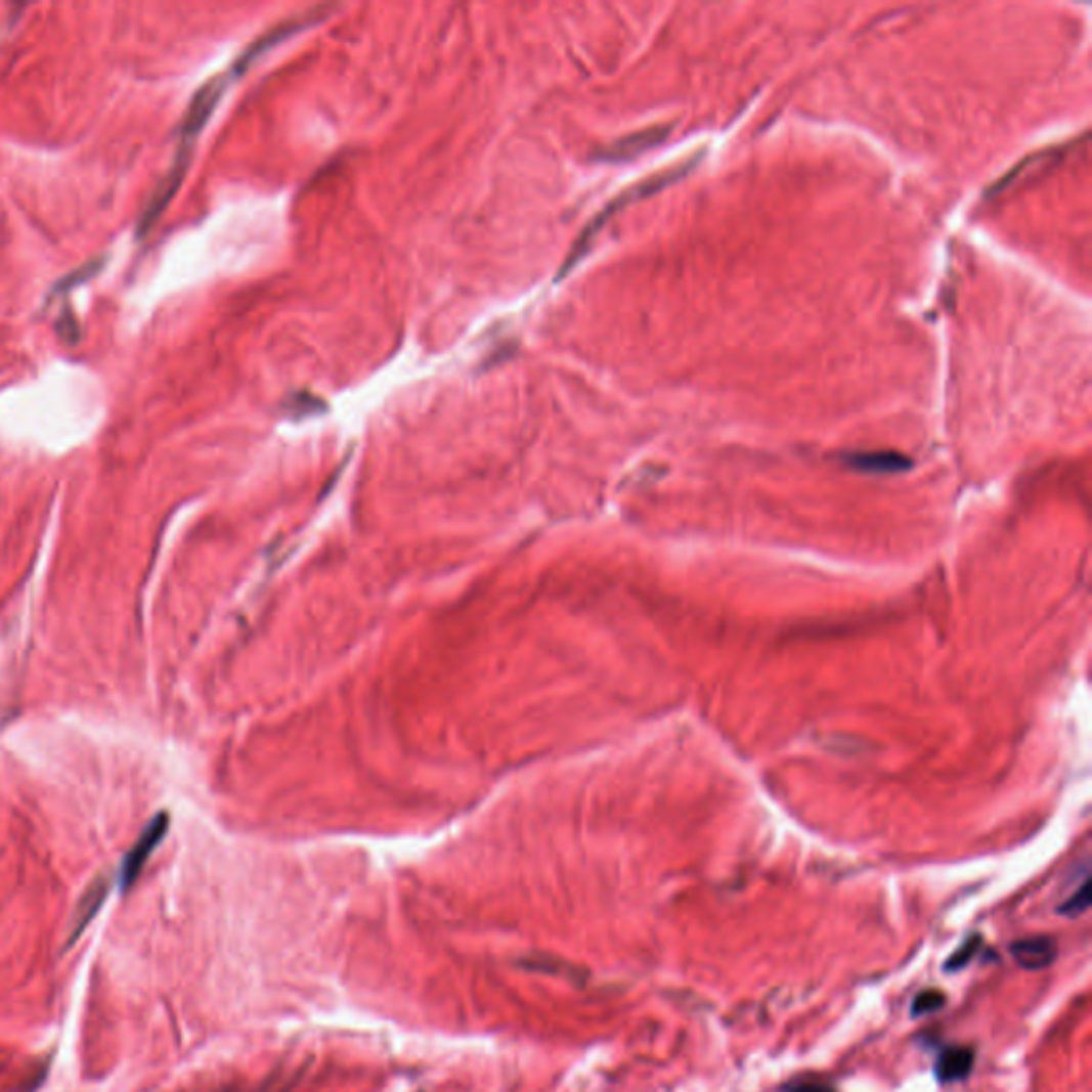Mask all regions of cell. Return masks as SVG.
Here are the masks:
<instances>
[{"mask_svg":"<svg viewBox=\"0 0 1092 1092\" xmlns=\"http://www.w3.org/2000/svg\"><path fill=\"white\" fill-rule=\"evenodd\" d=\"M694 161H696V159H694ZM694 161L683 163V165L672 167V169H666V171L657 173V175H653V177H647L645 182H641V184H637V186H631L629 190H625L623 194H619L613 203H608V208H606V210H604V212H602V214H600V216L585 228V233H582V235L578 237L576 246H574L572 252H570V257L566 259V263H564V267H562L560 280H562L564 275H568L570 269H574V267L578 265V261H580L582 257H585L587 250H589L592 244H594L596 233H598L600 228L604 226V220H606V218H611V216H613L615 212H619L623 206H629L631 201H639V199H643V196H647V194H653V192H657V190H662L664 186L672 184L674 180H679V177H681L685 171H688V169L692 167Z\"/></svg>","mask_w":1092,"mask_h":1092,"instance_id":"6da1fadb","label":"cell"},{"mask_svg":"<svg viewBox=\"0 0 1092 1092\" xmlns=\"http://www.w3.org/2000/svg\"><path fill=\"white\" fill-rule=\"evenodd\" d=\"M110 894V877L100 875L96 877L90 885L88 890L84 892L78 909H75V918H73V930H71V944L78 942V936L84 932V928L92 922V918L98 913V909L103 907L105 899Z\"/></svg>","mask_w":1092,"mask_h":1092,"instance_id":"52a82bcc","label":"cell"},{"mask_svg":"<svg viewBox=\"0 0 1092 1092\" xmlns=\"http://www.w3.org/2000/svg\"><path fill=\"white\" fill-rule=\"evenodd\" d=\"M973 1069V1052L969 1048H948L936 1058L934 1076L942 1084L964 1080Z\"/></svg>","mask_w":1092,"mask_h":1092,"instance_id":"ba28073f","label":"cell"},{"mask_svg":"<svg viewBox=\"0 0 1092 1092\" xmlns=\"http://www.w3.org/2000/svg\"><path fill=\"white\" fill-rule=\"evenodd\" d=\"M946 1005V995L938 993V990H924V993H920L916 999H913L911 1003V1015L913 1018H920V1015H928V1013H934Z\"/></svg>","mask_w":1092,"mask_h":1092,"instance_id":"8fae6325","label":"cell"},{"mask_svg":"<svg viewBox=\"0 0 1092 1092\" xmlns=\"http://www.w3.org/2000/svg\"><path fill=\"white\" fill-rule=\"evenodd\" d=\"M783 1092H834L830 1086L822 1084V1082H813V1080H798L790 1086H785Z\"/></svg>","mask_w":1092,"mask_h":1092,"instance_id":"7c38bea8","label":"cell"},{"mask_svg":"<svg viewBox=\"0 0 1092 1092\" xmlns=\"http://www.w3.org/2000/svg\"><path fill=\"white\" fill-rule=\"evenodd\" d=\"M843 464L862 474H901L913 466L909 456L894 450L847 452L843 454Z\"/></svg>","mask_w":1092,"mask_h":1092,"instance_id":"277c9868","label":"cell"},{"mask_svg":"<svg viewBox=\"0 0 1092 1092\" xmlns=\"http://www.w3.org/2000/svg\"><path fill=\"white\" fill-rule=\"evenodd\" d=\"M979 948H981V936H979V934L969 936L967 942H964V944L950 956V960L944 964V969L950 971V973H952V971H960V969H964V967H967V964L977 956Z\"/></svg>","mask_w":1092,"mask_h":1092,"instance_id":"9c48e42d","label":"cell"},{"mask_svg":"<svg viewBox=\"0 0 1092 1092\" xmlns=\"http://www.w3.org/2000/svg\"><path fill=\"white\" fill-rule=\"evenodd\" d=\"M226 90V78H214L210 80L208 84H203L201 90L194 94V98L190 100L188 105V112L184 116V122H182V133H180V151L177 155H188L190 157V147L194 143V139L199 137V133L206 129V124L210 120V116L214 114V110L218 107L220 98Z\"/></svg>","mask_w":1092,"mask_h":1092,"instance_id":"7a4b0ae2","label":"cell"},{"mask_svg":"<svg viewBox=\"0 0 1092 1092\" xmlns=\"http://www.w3.org/2000/svg\"><path fill=\"white\" fill-rule=\"evenodd\" d=\"M1088 907H1090V879H1088V873H1086L1078 890L1058 907V913H1062V916L1074 918V916H1082V913Z\"/></svg>","mask_w":1092,"mask_h":1092,"instance_id":"30bf717a","label":"cell"},{"mask_svg":"<svg viewBox=\"0 0 1092 1092\" xmlns=\"http://www.w3.org/2000/svg\"><path fill=\"white\" fill-rule=\"evenodd\" d=\"M1011 956L1013 960L1020 964V967L1029 969V971H1039V969H1046L1050 967V964L1056 960V944L1052 942L1050 936H1029V938H1020V942L1011 944Z\"/></svg>","mask_w":1092,"mask_h":1092,"instance_id":"8992f818","label":"cell"},{"mask_svg":"<svg viewBox=\"0 0 1092 1092\" xmlns=\"http://www.w3.org/2000/svg\"><path fill=\"white\" fill-rule=\"evenodd\" d=\"M167 828H169V816H167V813H161V816H157L155 820H149V824L141 830L139 839L135 841V845L131 847L129 854H126V858L122 862L120 883H122L124 890H129V887L135 883V879L143 871L145 862L151 856V851H155L159 847V843L165 839Z\"/></svg>","mask_w":1092,"mask_h":1092,"instance_id":"3957f363","label":"cell"},{"mask_svg":"<svg viewBox=\"0 0 1092 1092\" xmlns=\"http://www.w3.org/2000/svg\"><path fill=\"white\" fill-rule=\"evenodd\" d=\"M668 133H670V126H651V129L627 135V137L611 143L608 147H604L600 151V159L602 161H615V163L629 161L634 157L643 155V151L655 147L657 143H662Z\"/></svg>","mask_w":1092,"mask_h":1092,"instance_id":"5b68a950","label":"cell"}]
</instances>
